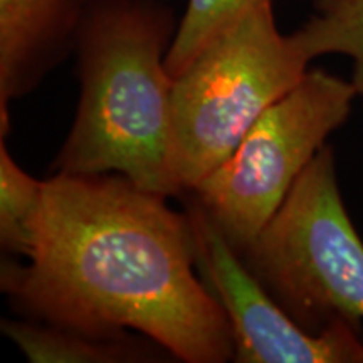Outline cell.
<instances>
[{"instance_id": "cell-1", "label": "cell", "mask_w": 363, "mask_h": 363, "mask_svg": "<svg viewBox=\"0 0 363 363\" xmlns=\"http://www.w3.org/2000/svg\"><path fill=\"white\" fill-rule=\"evenodd\" d=\"M120 174H54L26 264L0 289L27 320L103 338L143 335L185 363L234 360L224 310L197 269L192 222Z\"/></svg>"}, {"instance_id": "cell-2", "label": "cell", "mask_w": 363, "mask_h": 363, "mask_svg": "<svg viewBox=\"0 0 363 363\" xmlns=\"http://www.w3.org/2000/svg\"><path fill=\"white\" fill-rule=\"evenodd\" d=\"M158 0H94L74 43L81 94L56 174H120L165 197L174 172L172 86L165 59L177 30Z\"/></svg>"}, {"instance_id": "cell-3", "label": "cell", "mask_w": 363, "mask_h": 363, "mask_svg": "<svg viewBox=\"0 0 363 363\" xmlns=\"http://www.w3.org/2000/svg\"><path fill=\"white\" fill-rule=\"evenodd\" d=\"M310 62L296 34L279 33L266 0L174 78V172L184 194L230 157L257 118L305 78Z\"/></svg>"}, {"instance_id": "cell-4", "label": "cell", "mask_w": 363, "mask_h": 363, "mask_svg": "<svg viewBox=\"0 0 363 363\" xmlns=\"http://www.w3.org/2000/svg\"><path fill=\"white\" fill-rule=\"evenodd\" d=\"M239 254L305 330L320 333L338 320L363 328V240L340 194L330 145Z\"/></svg>"}, {"instance_id": "cell-5", "label": "cell", "mask_w": 363, "mask_h": 363, "mask_svg": "<svg viewBox=\"0 0 363 363\" xmlns=\"http://www.w3.org/2000/svg\"><path fill=\"white\" fill-rule=\"evenodd\" d=\"M357 91L325 69H308L271 104L225 162L187 192L242 252L278 212L294 182L345 125Z\"/></svg>"}, {"instance_id": "cell-6", "label": "cell", "mask_w": 363, "mask_h": 363, "mask_svg": "<svg viewBox=\"0 0 363 363\" xmlns=\"http://www.w3.org/2000/svg\"><path fill=\"white\" fill-rule=\"evenodd\" d=\"M199 274L224 310L235 363H363V331L338 320L313 333L267 293L206 211L187 202Z\"/></svg>"}, {"instance_id": "cell-7", "label": "cell", "mask_w": 363, "mask_h": 363, "mask_svg": "<svg viewBox=\"0 0 363 363\" xmlns=\"http://www.w3.org/2000/svg\"><path fill=\"white\" fill-rule=\"evenodd\" d=\"M94 0H0V108L40 86L74 51Z\"/></svg>"}, {"instance_id": "cell-8", "label": "cell", "mask_w": 363, "mask_h": 363, "mask_svg": "<svg viewBox=\"0 0 363 363\" xmlns=\"http://www.w3.org/2000/svg\"><path fill=\"white\" fill-rule=\"evenodd\" d=\"M2 333L30 363H158L175 360L143 335L93 337L34 320H2Z\"/></svg>"}, {"instance_id": "cell-9", "label": "cell", "mask_w": 363, "mask_h": 363, "mask_svg": "<svg viewBox=\"0 0 363 363\" xmlns=\"http://www.w3.org/2000/svg\"><path fill=\"white\" fill-rule=\"evenodd\" d=\"M315 13L296 34L311 61L343 54L353 62L352 84L363 99V0H313Z\"/></svg>"}, {"instance_id": "cell-10", "label": "cell", "mask_w": 363, "mask_h": 363, "mask_svg": "<svg viewBox=\"0 0 363 363\" xmlns=\"http://www.w3.org/2000/svg\"><path fill=\"white\" fill-rule=\"evenodd\" d=\"M44 180L21 169L0 142V246L9 254L26 257L33 251L35 225L43 207Z\"/></svg>"}, {"instance_id": "cell-11", "label": "cell", "mask_w": 363, "mask_h": 363, "mask_svg": "<svg viewBox=\"0 0 363 363\" xmlns=\"http://www.w3.org/2000/svg\"><path fill=\"white\" fill-rule=\"evenodd\" d=\"M261 2L266 0H189L165 59L172 78Z\"/></svg>"}]
</instances>
